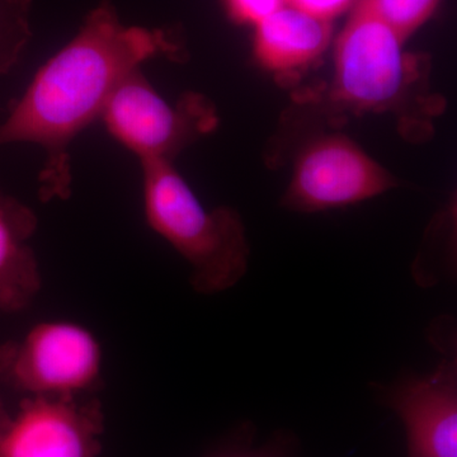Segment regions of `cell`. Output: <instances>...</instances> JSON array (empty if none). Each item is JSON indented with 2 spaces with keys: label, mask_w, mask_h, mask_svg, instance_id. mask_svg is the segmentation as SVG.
Returning a JSON list of instances; mask_svg holds the SVG:
<instances>
[{
  "label": "cell",
  "mask_w": 457,
  "mask_h": 457,
  "mask_svg": "<svg viewBox=\"0 0 457 457\" xmlns=\"http://www.w3.org/2000/svg\"><path fill=\"white\" fill-rule=\"evenodd\" d=\"M440 0H359L378 20L407 40L432 16Z\"/></svg>",
  "instance_id": "cell-12"
},
{
  "label": "cell",
  "mask_w": 457,
  "mask_h": 457,
  "mask_svg": "<svg viewBox=\"0 0 457 457\" xmlns=\"http://www.w3.org/2000/svg\"><path fill=\"white\" fill-rule=\"evenodd\" d=\"M104 420L90 395L25 396L0 429V457H99Z\"/></svg>",
  "instance_id": "cell-6"
},
{
  "label": "cell",
  "mask_w": 457,
  "mask_h": 457,
  "mask_svg": "<svg viewBox=\"0 0 457 457\" xmlns=\"http://www.w3.org/2000/svg\"><path fill=\"white\" fill-rule=\"evenodd\" d=\"M36 228V213L0 189V312L25 311L40 294V267L29 245Z\"/></svg>",
  "instance_id": "cell-9"
},
{
  "label": "cell",
  "mask_w": 457,
  "mask_h": 457,
  "mask_svg": "<svg viewBox=\"0 0 457 457\" xmlns=\"http://www.w3.org/2000/svg\"><path fill=\"white\" fill-rule=\"evenodd\" d=\"M404 41L357 3L336 49L332 97L352 112L402 110L422 83V64Z\"/></svg>",
  "instance_id": "cell-3"
},
{
  "label": "cell",
  "mask_w": 457,
  "mask_h": 457,
  "mask_svg": "<svg viewBox=\"0 0 457 457\" xmlns=\"http://www.w3.org/2000/svg\"><path fill=\"white\" fill-rule=\"evenodd\" d=\"M9 418V413L7 408H5L4 403H3L2 398H0V429L3 428V426L5 425Z\"/></svg>",
  "instance_id": "cell-16"
},
{
  "label": "cell",
  "mask_w": 457,
  "mask_h": 457,
  "mask_svg": "<svg viewBox=\"0 0 457 457\" xmlns=\"http://www.w3.org/2000/svg\"><path fill=\"white\" fill-rule=\"evenodd\" d=\"M395 186L389 171L353 141L336 135L303 150L284 204L295 212H323L362 203Z\"/></svg>",
  "instance_id": "cell-7"
},
{
  "label": "cell",
  "mask_w": 457,
  "mask_h": 457,
  "mask_svg": "<svg viewBox=\"0 0 457 457\" xmlns=\"http://www.w3.org/2000/svg\"><path fill=\"white\" fill-rule=\"evenodd\" d=\"M378 389L404 423L409 457H457L456 353L431 374L402 376Z\"/></svg>",
  "instance_id": "cell-8"
},
{
  "label": "cell",
  "mask_w": 457,
  "mask_h": 457,
  "mask_svg": "<svg viewBox=\"0 0 457 457\" xmlns=\"http://www.w3.org/2000/svg\"><path fill=\"white\" fill-rule=\"evenodd\" d=\"M177 53L170 33L123 25L110 2L90 12L77 35L38 69L0 123V146L31 143L44 150L38 177L42 201L71 196L69 146L101 119L123 78L153 57Z\"/></svg>",
  "instance_id": "cell-1"
},
{
  "label": "cell",
  "mask_w": 457,
  "mask_h": 457,
  "mask_svg": "<svg viewBox=\"0 0 457 457\" xmlns=\"http://www.w3.org/2000/svg\"><path fill=\"white\" fill-rule=\"evenodd\" d=\"M108 132L143 162L173 159L218 122L212 104L186 95L170 104L161 97L141 68L123 78L102 112Z\"/></svg>",
  "instance_id": "cell-5"
},
{
  "label": "cell",
  "mask_w": 457,
  "mask_h": 457,
  "mask_svg": "<svg viewBox=\"0 0 457 457\" xmlns=\"http://www.w3.org/2000/svg\"><path fill=\"white\" fill-rule=\"evenodd\" d=\"M288 4L302 9L306 13L329 21L356 5L359 0H287Z\"/></svg>",
  "instance_id": "cell-14"
},
{
  "label": "cell",
  "mask_w": 457,
  "mask_h": 457,
  "mask_svg": "<svg viewBox=\"0 0 457 457\" xmlns=\"http://www.w3.org/2000/svg\"><path fill=\"white\" fill-rule=\"evenodd\" d=\"M287 4V0H227L231 16L243 23L258 25L264 18Z\"/></svg>",
  "instance_id": "cell-13"
},
{
  "label": "cell",
  "mask_w": 457,
  "mask_h": 457,
  "mask_svg": "<svg viewBox=\"0 0 457 457\" xmlns=\"http://www.w3.org/2000/svg\"><path fill=\"white\" fill-rule=\"evenodd\" d=\"M102 369L97 337L71 321H42L0 345V384L25 396L90 395Z\"/></svg>",
  "instance_id": "cell-4"
},
{
  "label": "cell",
  "mask_w": 457,
  "mask_h": 457,
  "mask_svg": "<svg viewBox=\"0 0 457 457\" xmlns=\"http://www.w3.org/2000/svg\"><path fill=\"white\" fill-rule=\"evenodd\" d=\"M220 457H279L270 451H239V453H230Z\"/></svg>",
  "instance_id": "cell-15"
},
{
  "label": "cell",
  "mask_w": 457,
  "mask_h": 457,
  "mask_svg": "<svg viewBox=\"0 0 457 457\" xmlns=\"http://www.w3.org/2000/svg\"><path fill=\"white\" fill-rule=\"evenodd\" d=\"M29 8L31 0H0V75L17 64L31 37Z\"/></svg>",
  "instance_id": "cell-11"
},
{
  "label": "cell",
  "mask_w": 457,
  "mask_h": 457,
  "mask_svg": "<svg viewBox=\"0 0 457 457\" xmlns=\"http://www.w3.org/2000/svg\"><path fill=\"white\" fill-rule=\"evenodd\" d=\"M255 31V54L261 64L278 73L311 64L327 49L329 21L286 4L261 21Z\"/></svg>",
  "instance_id": "cell-10"
},
{
  "label": "cell",
  "mask_w": 457,
  "mask_h": 457,
  "mask_svg": "<svg viewBox=\"0 0 457 457\" xmlns=\"http://www.w3.org/2000/svg\"><path fill=\"white\" fill-rule=\"evenodd\" d=\"M140 164L147 224L187 262L194 290L215 295L239 284L251 255L239 213L228 206L207 210L173 162Z\"/></svg>",
  "instance_id": "cell-2"
}]
</instances>
